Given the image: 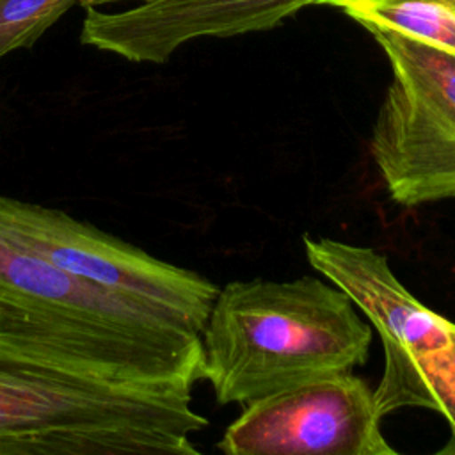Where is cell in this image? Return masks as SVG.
Here are the masks:
<instances>
[{
    "label": "cell",
    "instance_id": "cell-1",
    "mask_svg": "<svg viewBox=\"0 0 455 455\" xmlns=\"http://www.w3.org/2000/svg\"><path fill=\"white\" fill-rule=\"evenodd\" d=\"M0 332L112 380L192 387L203 379L201 331L2 233Z\"/></svg>",
    "mask_w": 455,
    "mask_h": 455
},
{
    "label": "cell",
    "instance_id": "cell-2",
    "mask_svg": "<svg viewBox=\"0 0 455 455\" xmlns=\"http://www.w3.org/2000/svg\"><path fill=\"white\" fill-rule=\"evenodd\" d=\"M192 387L112 380L0 332V455H197Z\"/></svg>",
    "mask_w": 455,
    "mask_h": 455
},
{
    "label": "cell",
    "instance_id": "cell-3",
    "mask_svg": "<svg viewBox=\"0 0 455 455\" xmlns=\"http://www.w3.org/2000/svg\"><path fill=\"white\" fill-rule=\"evenodd\" d=\"M329 279L233 281L203 331L201 373L219 403H251L368 359L371 325Z\"/></svg>",
    "mask_w": 455,
    "mask_h": 455
},
{
    "label": "cell",
    "instance_id": "cell-4",
    "mask_svg": "<svg viewBox=\"0 0 455 455\" xmlns=\"http://www.w3.org/2000/svg\"><path fill=\"white\" fill-rule=\"evenodd\" d=\"M309 265L339 286L377 329L384 375L373 391L380 416L402 407L439 412L455 455V323L423 306L395 275L387 258L363 245L304 236Z\"/></svg>",
    "mask_w": 455,
    "mask_h": 455
},
{
    "label": "cell",
    "instance_id": "cell-5",
    "mask_svg": "<svg viewBox=\"0 0 455 455\" xmlns=\"http://www.w3.org/2000/svg\"><path fill=\"white\" fill-rule=\"evenodd\" d=\"M393 80L370 153L391 199L418 206L455 197V53L382 27H364Z\"/></svg>",
    "mask_w": 455,
    "mask_h": 455
},
{
    "label": "cell",
    "instance_id": "cell-6",
    "mask_svg": "<svg viewBox=\"0 0 455 455\" xmlns=\"http://www.w3.org/2000/svg\"><path fill=\"white\" fill-rule=\"evenodd\" d=\"M0 233L110 291L164 309L204 331L217 286L62 210L0 194Z\"/></svg>",
    "mask_w": 455,
    "mask_h": 455
},
{
    "label": "cell",
    "instance_id": "cell-7",
    "mask_svg": "<svg viewBox=\"0 0 455 455\" xmlns=\"http://www.w3.org/2000/svg\"><path fill=\"white\" fill-rule=\"evenodd\" d=\"M373 389L352 371L315 377L247 403L219 450L228 455H395Z\"/></svg>",
    "mask_w": 455,
    "mask_h": 455
},
{
    "label": "cell",
    "instance_id": "cell-8",
    "mask_svg": "<svg viewBox=\"0 0 455 455\" xmlns=\"http://www.w3.org/2000/svg\"><path fill=\"white\" fill-rule=\"evenodd\" d=\"M318 0H144L121 12L87 7L82 43L133 62H167L197 37L268 30Z\"/></svg>",
    "mask_w": 455,
    "mask_h": 455
},
{
    "label": "cell",
    "instance_id": "cell-9",
    "mask_svg": "<svg viewBox=\"0 0 455 455\" xmlns=\"http://www.w3.org/2000/svg\"><path fill=\"white\" fill-rule=\"evenodd\" d=\"M363 27H382L455 53V0H318Z\"/></svg>",
    "mask_w": 455,
    "mask_h": 455
},
{
    "label": "cell",
    "instance_id": "cell-10",
    "mask_svg": "<svg viewBox=\"0 0 455 455\" xmlns=\"http://www.w3.org/2000/svg\"><path fill=\"white\" fill-rule=\"evenodd\" d=\"M76 0H0V59L32 46Z\"/></svg>",
    "mask_w": 455,
    "mask_h": 455
},
{
    "label": "cell",
    "instance_id": "cell-11",
    "mask_svg": "<svg viewBox=\"0 0 455 455\" xmlns=\"http://www.w3.org/2000/svg\"><path fill=\"white\" fill-rule=\"evenodd\" d=\"M80 2H82L84 7H89V5H96V4H103V2H112V0H80Z\"/></svg>",
    "mask_w": 455,
    "mask_h": 455
}]
</instances>
